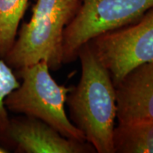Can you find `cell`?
Returning <instances> with one entry per match:
<instances>
[{"label":"cell","mask_w":153,"mask_h":153,"mask_svg":"<svg viewBox=\"0 0 153 153\" xmlns=\"http://www.w3.org/2000/svg\"><path fill=\"white\" fill-rule=\"evenodd\" d=\"M81 77L71 87L66 104L70 120L98 153H114L113 134L117 119L116 90L106 67L88 43L78 50Z\"/></svg>","instance_id":"obj_1"},{"label":"cell","mask_w":153,"mask_h":153,"mask_svg":"<svg viewBox=\"0 0 153 153\" xmlns=\"http://www.w3.org/2000/svg\"><path fill=\"white\" fill-rule=\"evenodd\" d=\"M80 0H37L30 21L23 23L4 58L13 70L45 60L50 70L62 66L64 31L74 17Z\"/></svg>","instance_id":"obj_2"},{"label":"cell","mask_w":153,"mask_h":153,"mask_svg":"<svg viewBox=\"0 0 153 153\" xmlns=\"http://www.w3.org/2000/svg\"><path fill=\"white\" fill-rule=\"evenodd\" d=\"M49 70L48 63L42 60L16 71L22 82L5 99L6 109L43 121L68 139L87 142L66 112L65 105L71 87L58 84Z\"/></svg>","instance_id":"obj_3"},{"label":"cell","mask_w":153,"mask_h":153,"mask_svg":"<svg viewBox=\"0 0 153 153\" xmlns=\"http://www.w3.org/2000/svg\"><path fill=\"white\" fill-rule=\"evenodd\" d=\"M152 7L153 0H80L75 16L64 31L62 63L72 62L82 45L134 22Z\"/></svg>","instance_id":"obj_4"},{"label":"cell","mask_w":153,"mask_h":153,"mask_svg":"<svg viewBox=\"0 0 153 153\" xmlns=\"http://www.w3.org/2000/svg\"><path fill=\"white\" fill-rule=\"evenodd\" d=\"M116 85L133 68L153 60V7L131 24L88 42Z\"/></svg>","instance_id":"obj_5"},{"label":"cell","mask_w":153,"mask_h":153,"mask_svg":"<svg viewBox=\"0 0 153 153\" xmlns=\"http://www.w3.org/2000/svg\"><path fill=\"white\" fill-rule=\"evenodd\" d=\"M3 144L19 153L95 152L88 142L68 139L43 121L25 115L10 118Z\"/></svg>","instance_id":"obj_6"},{"label":"cell","mask_w":153,"mask_h":153,"mask_svg":"<svg viewBox=\"0 0 153 153\" xmlns=\"http://www.w3.org/2000/svg\"><path fill=\"white\" fill-rule=\"evenodd\" d=\"M115 90L118 124L153 121V60L133 68Z\"/></svg>","instance_id":"obj_7"},{"label":"cell","mask_w":153,"mask_h":153,"mask_svg":"<svg viewBox=\"0 0 153 153\" xmlns=\"http://www.w3.org/2000/svg\"><path fill=\"white\" fill-rule=\"evenodd\" d=\"M113 147L114 153H153V121L115 127Z\"/></svg>","instance_id":"obj_8"},{"label":"cell","mask_w":153,"mask_h":153,"mask_svg":"<svg viewBox=\"0 0 153 153\" xmlns=\"http://www.w3.org/2000/svg\"><path fill=\"white\" fill-rule=\"evenodd\" d=\"M28 0H0V57L4 58L16 39Z\"/></svg>","instance_id":"obj_9"},{"label":"cell","mask_w":153,"mask_h":153,"mask_svg":"<svg viewBox=\"0 0 153 153\" xmlns=\"http://www.w3.org/2000/svg\"><path fill=\"white\" fill-rule=\"evenodd\" d=\"M20 82L14 70L0 57V142L3 144L10 123L4 100L10 94L19 87Z\"/></svg>","instance_id":"obj_10"},{"label":"cell","mask_w":153,"mask_h":153,"mask_svg":"<svg viewBox=\"0 0 153 153\" xmlns=\"http://www.w3.org/2000/svg\"><path fill=\"white\" fill-rule=\"evenodd\" d=\"M8 152V151H6L5 149L0 147V153H5V152Z\"/></svg>","instance_id":"obj_11"}]
</instances>
